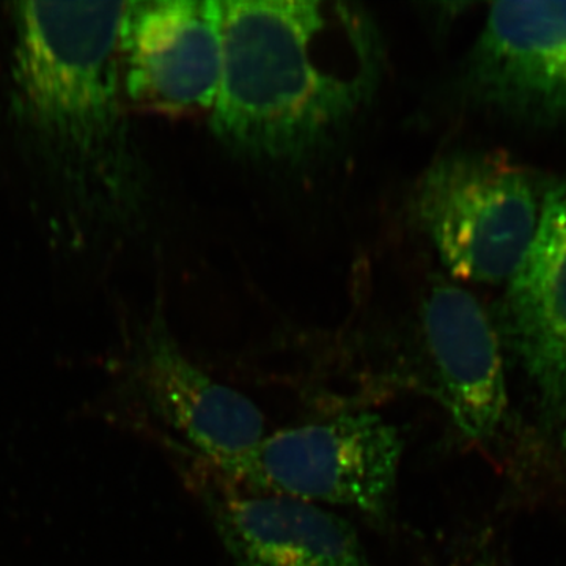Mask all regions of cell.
Returning <instances> with one entry per match:
<instances>
[{
  "label": "cell",
  "instance_id": "cell-1",
  "mask_svg": "<svg viewBox=\"0 0 566 566\" xmlns=\"http://www.w3.org/2000/svg\"><path fill=\"white\" fill-rule=\"evenodd\" d=\"M216 139L244 158L300 163L375 98L385 70L378 28L329 0H222Z\"/></svg>",
  "mask_w": 566,
  "mask_h": 566
},
{
  "label": "cell",
  "instance_id": "cell-2",
  "mask_svg": "<svg viewBox=\"0 0 566 566\" xmlns=\"http://www.w3.org/2000/svg\"><path fill=\"white\" fill-rule=\"evenodd\" d=\"M126 2H14L11 104L17 125L77 208L132 218L144 177L125 114Z\"/></svg>",
  "mask_w": 566,
  "mask_h": 566
},
{
  "label": "cell",
  "instance_id": "cell-3",
  "mask_svg": "<svg viewBox=\"0 0 566 566\" xmlns=\"http://www.w3.org/2000/svg\"><path fill=\"white\" fill-rule=\"evenodd\" d=\"M543 202L534 178L501 153L442 156L417 181L411 212L460 281H512L534 243Z\"/></svg>",
  "mask_w": 566,
  "mask_h": 566
},
{
  "label": "cell",
  "instance_id": "cell-4",
  "mask_svg": "<svg viewBox=\"0 0 566 566\" xmlns=\"http://www.w3.org/2000/svg\"><path fill=\"white\" fill-rule=\"evenodd\" d=\"M403 447L398 428L378 412H345L266 436L229 479L382 521L392 513Z\"/></svg>",
  "mask_w": 566,
  "mask_h": 566
},
{
  "label": "cell",
  "instance_id": "cell-5",
  "mask_svg": "<svg viewBox=\"0 0 566 566\" xmlns=\"http://www.w3.org/2000/svg\"><path fill=\"white\" fill-rule=\"evenodd\" d=\"M118 43L129 102L163 114L211 112L222 80V2L132 0Z\"/></svg>",
  "mask_w": 566,
  "mask_h": 566
},
{
  "label": "cell",
  "instance_id": "cell-6",
  "mask_svg": "<svg viewBox=\"0 0 566 566\" xmlns=\"http://www.w3.org/2000/svg\"><path fill=\"white\" fill-rule=\"evenodd\" d=\"M464 76L488 109L566 128V2L493 3Z\"/></svg>",
  "mask_w": 566,
  "mask_h": 566
},
{
  "label": "cell",
  "instance_id": "cell-7",
  "mask_svg": "<svg viewBox=\"0 0 566 566\" xmlns=\"http://www.w3.org/2000/svg\"><path fill=\"white\" fill-rule=\"evenodd\" d=\"M128 379L153 416L226 476L266 438L259 406L193 364L163 322L142 334Z\"/></svg>",
  "mask_w": 566,
  "mask_h": 566
},
{
  "label": "cell",
  "instance_id": "cell-8",
  "mask_svg": "<svg viewBox=\"0 0 566 566\" xmlns=\"http://www.w3.org/2000/svg\"><path fill=\"white\" fill-rule=\"evenodd\" d=\"M420 323L439 400L464 438L486 441L501 428L509 406L490 316L474 294L441 279L424 294Z\"/></svg>",
  "mask_w": 566,
  "mask_h": 566
},
{
  "label": "cell",
  "instance_id": "cell-9",
  "mask_svg": "<svg viewBox=\"0 0 566 566\" xmlns=\"http://www.w3.org/2000/svg\"><path fill=\"white\" fill-rule=\"evenodd\" d=\"M202 499L233 566H374L352 524L319 505L219 486Z\"/></svg>",
  "mask_w": 566,
  "mask_h": 566
},
{
  "label": "cell",
  "instance_id": "cell-10",
  "mask_svg": "<svg viewBox=\"0 0 566 566\" xmlns=\"http://www.w3.org/2000/svg\"><path fill=\"white\" fill-rule=\"evenodd\" d=\"M528 378L554 403L566 401V185L545 193L534 243L506 283L499 315Z\"/></svg>",
  "mask_w": 566,
  "mask_h": 566
},
{
  "label": "cell",
  "instance_id": "cell-11",
  "mask_svg": "<svg viewBox=\"0 0 566 566\" xmlns=\"http://www.w3.org/2000/svg\"><path fill=\"white\" fill-rule=\"evenodd\" d=\"M469 566H497L494 564V560L491 558H480V560H475L474 564Z\"/></svg>",
  "mask_w": 566,
  "mask_h": 566
}]
</instances>
